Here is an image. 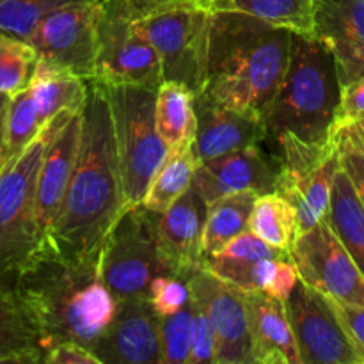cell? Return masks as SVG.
Masks as SVG:
<instances>
[{
  "instance_id": "32",
  "label": "cell",
  "mask_w": 364,
  "mask_h": 364,
  "mask_svg": "<svg viewBox=\"0 0 364 364\" xmlns=\"http://www.w3.org/2000/svg\"><path fill=\"white\" fill-rule=\"evenodd\" d=\"M36 63L38 53L27 39L0 31V95L13 96L27 87Z\"/></svg>"
},
{
  "instance_id": "3",
  "label": "cell",
  "mask_w": 364,
  "mask_h": 364,
  "mask_svg": "<svg viewBox=\"0 0 364 364\" xmlns=\"http://www.w3.org/2000/svg\"><path fill=\"white\" fill-rule=\"evenodd\" d=\"M291 34L249 14L212 11L201 92L263 119L287 71Z\"/></svg>"
},
{
  "instance_id": "12",
  "label": "cell",
  "mask_w": 364,
  "mask_h": 364,
  "mask_svg": "<svg viewBox=\"0 0 364 364\" xmlns=\"http://www.w3.org/2000/svg\"><path fill=\"white\" fill-rule=\"evenodd\" d=\"M290 255L308 287L341 304L364 306V276L326 219L295 238Z\"/></svg>"
},
{
  "instance_id": "21",
  "label": "cell",
  "mask_w": 364,
  "mask_h": 364,
  "mask_svg": "<svg viewBox=\"0 0 364 364\" xmlns=\"http://www.w3.org/2000/svg\"><path fill=\"white\" fill-rule=\"evenodd\" d=\"M284 252L288 251L272 247L256 237L251 230H244L215 255L205 256L201 259V267L238 290H251L255 263L265 258H279Z\"/></svg>"
},
{
  "instance_id": "31",
  "label": "cell",
  "mask_w": 364,
  "mask_h": 364,
  "mask_svg": "<svg viewBox=\"0 0 364 364\" xmlns=\"http://www.w3.org/2000/svg\"><path fill=\"white\" fill-rule=\"evenodd\" d=\"M41 116L36 107L28 87L9 96L4 123V141H6L7 162L20 155L41 132Z\"/></svg>"
},
{
  "instance_id": "19",
  "label": "cell",
  "mask_w": 364,
  "mask_h": 364,
  "mask_svg": "<svg viewBox=\"0 0 364 364\" xmlns=\"http://www.w3.org/2000/svg\"><path fill=\"white\" fill-rule=\"evenodd\" d=\"M194 110V149L199 162L265 142L263 119L255 114L220 105L205 92L196 95Z\"/></svg>"
},
{
  "instance_id": "14",
  "label": "cell",
  "mask_w": 364,
  "mask_h": 364,
  "mask_svg": "<svg viewBox=\"0 0 364 364\" xmlns=\"http://www.w3.org/2000/svg\"><path fill=\"white\" fill-rule=\"evenodd\" d=\"M263 144L249 146L198 164L192 187L206 205L235 192H256L258 196L276 192L279 160L276 153L267 151Z\"/></svg>"
},
{
  "instance_id": "43",
  "label": "cell",
  "mask_w": 364,
  "mask_h": 364,
  "mask_svg": "<svg viewBox=\"0 0 364 364\" xmlns=\"http://www.w3.org/2000/svg\"><path fill=\"white\" fill-rule=\"evenodd\" d=\"M9 96L0 95V171L7 164L6 159V141H4V123H6V109Z\"/></svg>"
},
{
  "instance_id": "6",
  "label": "cell",
  "mask_w": 364,
  "mask_h": 364,
  "mask_svg": "<svg viewBox=\"0 0 364 364\" xmlns=\"http://www.w3.org/2000/svg\"><path fill=\"white\" fill-rule=\"evenodd\" d=\"M57 114L43 124L38 137L0 171V284L11 287L39 245L36 223V187Z\"/></svg>"
},
{
  "instance_id": "36",
  "label": "cell",
  "mask_w": 364,
  "mask_h": 364,
  "mask_svg": "<svg viewBox=\"0 0 364 364\" xmlns=\"http://www.w3.org/2000/svg\"><path fill=\"white\" fill-rule=\"evenodd\" d=\"M148 302L159 316L173 315L191 301L187 281L173 274H160L148 288Z\"/></svg>"
},
{
  "instance_id": "2",
  "label": "cell",
  "mask_w": 364,
  "mask_h": 364,
  "mask_svg": "<svg viewBox=\"0 0 364 364\" xmlns=\"http://www.w3.org/2000/svg\"><path fill=\"white\" fill-rule=\"evenodd\" d=\"M9 288L38 331L45 354L64 341L91 350L117 309L100 274V255L70 258L38 245Z\"/></svg>"
},
{
  "instance_id": "7",
  "label": "cell",
  "mask_w": 364,
  "mask_h": 364,
  "mask_svg": "<svg viewBox=\"0 0 364 364\" xmlns=\"http://www.w3.org/2000/svg\"><path fill=\"white\" fill-rule=\"evenodd\" d=\"M210 16L199 4H181L134 20L135 32L159 53L162 80L180 82L194 95L205 89Z\"/></svg>"
},
{
  "instance_id": "13",
  "label": "cell",
  "mask_w": 364,
  "mask_h": 364,
  "mask_svg": "<svg viewBox=\"0 0 364 364\" xmlns=\"http://www.w3.org/2000/svg\"><path fill=\"white\" fill-rule=\"evenodd\" d=\"M191 297L205 306L215 334L213 364H251V336L245 302L238 288L203 267L187 277Z\"/></svg>"
},
{
  "instance_id": "5",
  "label": "cell",
  "mask_w": 364,
  "mask_h": 364,
  "mask_svg": "<svg viewBox=\"0 0 364 364\" xmlns=\"http://www.w3.org/2000/svg\"><path fill=\"white\" fill-rule=\"evenodd\" d=\"M112 112L124 208L142 205L153 176L169 148L155 127L156 87L105 85Z\"/></svg>"
},
{
  "instance_id": "42",
  "label": "cell",
  "mask_w": 364,
  "mask_h": 364,
  "mask_svg": "<svg viewBox=\"0 0 364 364\" xmlns=\"http://www.w3.org/2000/svg\"><path fill=\"white\" fill-rule=\"evenodd\" d=\"M130 16L134 20H139L142 16L155 13V11L167 9L173 6H181V4H199L205 7V0H121Z\"/></svg>"
},
{
  "instance_id": "25",
  "label": "cell",
  "mask_w": 364,
  "mask_h": 364,
  "mask_svg": "<svg viewBox=\"0 0 364 364\" xmlns=\"http://www.w3.org/2000/svg\"><path fill=\"white\" fill-rule=\"evenodd\" d=\"M41 338L18 304L13 290L0 284V363H43Z\"/></svg>"
},
{
  "instance_id": "9",
  "label": "cell",
  "mask_w": 364,
  "mask_h": 364,
  "mask_svg": "<svg viewBox=\"0 0 364 364\" xmlns=\"http://www.w3.org/2000/svg\"><path fill=\"white\" fill-rule=\"evenodd\" d=\"M102 2H71L45 14L28 38L38 59L85 82L95 80Z\"/></svg>"
},
{
  "instance_id": "17",
  "label": "cell",
  "mask_w": 364,
  "mask_h": 364,
  "mask_svg": "<svg viewBox=\"0 0 364 364\" xmlns=\"http://www.w3.org/2000/svg\"><path fill=\"white\" fill-rule=\"evenodd\" d=\"M206 201L191 185L187 192L166 212L155 215L156 247L164 267L173 276L187 277L201 267V235Z\"/></svg>"
},
{
  "instance_id": "24",
  "label": "cell",
  "mask_w": 364,
  "mask_h": 364,
  "mask_svg": "<svg viewBox=\"0 0 364 364\" xmlns=\"http://www.w3.org/2000/svg\"><path fill=\"white\" fill-rule=\"evenodd\" d=\"M323 219L364 276V206L341 167L334 176L329 208Z\"/></svg>"
},
{
  "instance_id": "38",
  "label": "cell",
  "mask_w": 364,
  "mask_h": 364,
  "mask_svg": "<svg viewBox=\"0 0 364 364\" xmlns=\"http://www.w3.org/2000/svg\"><path fill=\"white\" fill-rule=\"evenodd\" d=\"M364 119V75L341 85L340 107L336 114V130Z\"/></svg>"
},
{
  "instance_id": "45",
  "label": "cell",
  "mask_w": 364,
  "mask_h": 364,
  "mask_svg": "<svg viewBox=\"0 0 364 364\" xmlns=\"http://www.w3.org/2000/svg\"><path fill=\"white\" fill-rule=\"evenodd\" d=\"M205 4H206V0H205ZM205 7H206V6H205Z\"/></svg>"
},
{
  "instance_id": "15",
  "label": "cell",
  "mask_w": 364,
  "mask_h": 364,
  "mask_svg": "<svg viewBox=\"0 0 364 364\" xmlns=\"http://www.w3.org/2000/svg\"><path fill=\"white\" fill-rule=\"evenodd\" d=\"M82 132V112L57 114V124L43 155L36 187V223L39 244L48 237L66 196L78 156Z\"/></svg>"
},
{
  "instance_id": "28",
  "label": "cell",
  "mask_w": 364,
  "mask_h": 364,
  "mask_svg": "<svg viewBox=\"0 0 364 364\" xmlns=\"http://www.w3.org/2000/svg\"><path fill=\"white\" fill-rule=\"evenodd\" d=\"M256 198V192H235L208 203L201 235L203 258L215 255L231 238L247 230Z\"/></svg>"
},
{
  "instance_id": "33",
  "label": "cell",
  "mask_w": 364,
  "mask_h": 364,
  "mask_svg": "<svg viewBox=\"0 0 364 364\" xmlns=\"http://www.w3.org/2000/svg\"><path fill=\"white\" fill-rule=\"evenodd\" d=\"M159 341L160 364H188L192 343L191 301L180 311L160 316Z\"/></svg>"
},
{
  "instance_id": "11",
  "label": "cell",
  "mask_w": 364,
  "mask_h": 364,
  "mask_svg": "<svg viewBox=\"0 0 364 364\" xmlns=\"http://www.w3.org/2000/svg\"><path fill=\"white\" fill-rule=\"evenodd\" d=\"M284 308L302 364H364L326 295L299 279Z\"/></svg>"
},
{
  "instance_id": "37",
  "label": "cell",
  "mask_w": 364,
  "mask_h": 364,
  "mask_svg": "<svg viewBox=\"0 0 364 364\" xmlns=\"http://www.w3.org/2000/svg\"><path fill=\"white\" fill-rule=\"evenodd\" d=\"M192 306V343L188 364L215 361V334L205 306L191 297Z\"/></svg>"
},
{
  "instance_id": "29",
  "label": "cell",
  "mask_w": 364,
  "mask_h": 364,
  "mask_svg": "<svg viewBox=\"0 0 364 364\" xmlns=\"http://www.w3.org/2000/svg\"><path fill=\"white\" fill-rule=\"evenodd\" d=\"M198 164L194 142L169 149L146 191L142 206L155 213L171 208L191 188Z\"/></svg>"
},
{
  "instance_id": "35",
  "label": "cell",
  "mask_w": 364,
  "mask_h": 364,
  "mask_svg": "<svg viewBox=\"0 0 364 364\" xmlns=\"http://www.w3.org/2000/svg\"><path fill=\"white\" fill-rule=\"evenodd\" d=\"M334 135H336L340 167L348 176L364 206V142L358 127L355 123L347 124L343 128H338Z\"/></svg>"
},
{
  "instance_id": "23",
  "label": "cell",
  "mask_w": 364,
  "mask_h": 364,
  "mask_svg": "<svg viewBox=\"0 0 364 364\" xmlns=\"http://www.w3.org/2000/svg\"><path fill=\"white\" fill-rule=\"evenodd\" d=\"M27 87L34 98L43 123L64 110L82 112L87 98V82L39 59Z\"/></svg>"
},
{
  "instance_id": "8",
  "label": "cell",
  "mask_w": 364,
  "mask_h": 364,
  "mask_svg": "<svg viewBox=\"0 0 364 364\" xmlns=\"http://www.w3.org/2000/svg\"><path fill=\"white\" fill-rule=\"evenodd\" d=\"M155 215L142 205L124 208L100 249V274L117 301L146 299L151 281L169 274L156 247Z\"/></svg>"
},
{
  "instance_id": "10",
  "label": "cell",
  "mask_w": 364,
  "mask_h": 364,
  "mask_svg": "<svg viewBox=\"0 0 364 364\" xmlns=\"http://www.w3.org/2000/svg\"><path fill=\"white\" fill-rule=\"evenodd\" d=\"M96 82L103 85L159 87V53L135 32L134 18L121 0H103L98 21Z\"/></svg>"
},
{
  "instance_id": "16",
  "label": "cell",
  "mask_w": 364,
  "mask_h": 364,
  "mask_svg": "<svg viewBox=\"0 0 364 364\" xmlns=\"http://www.w3.org/2000/svg\"><path fill=\"white\" fill-rule=\"evenodd\" d=\"M159 322L148 299L117 301L112 322L91 350L102 364H160Z\"/></svg>"
},
{
  "instance_id": "27",
  "label": "cell",
  "mask_w": 364,
  "mask_h": 364,
  "mask_svg": "<svg viewBox=\"0 0 364 364\" xmlns=\"http://www.w3.org/2000/svg\"><path fill=\"white\" fill-rule=\"evenodd\" d=\"M208 11H233L255 16L294 34L313 36L315 0H206Z\"/></svg>"
},
{
  "instance_id": "41",
  "label": "cell",
  "mask_w": 364,
  "mask_h": 364,
  "mask_svg": "<svg viewBox=\"0 0 364 364\" xmlns=\"http://www.w3.org/2000/svg\"><path fill=\"white\" fill-rule=\"evenodd\" d=\"M327 297V295H326ZM331 301V306L336 311L338 318L343 323L345 331L348 336L352 338L359 350L364 355V306H350V304H341V302L334 301V299L327 297Z\"/></svg>"
},
{
  "instance_id": "44",
  "label": "cell",
  "mask_w": 364,
  "mask_h": 364,
  "mask_svg": "<svg viewBox=\"0 0 364 364\" xmlns=\"http://www.w3.org/2000/svg\"><path fill=\"white\" fill-rule=\"evenodd\" d=\"M355 127H358L359 135H361V139H363V142H364V119L359 121V123H355Z\"/></svg>"
},
{
  "instance_id": "1",
  "label": "cell",
  "mask_w": 364,
  "mask_h": 364,
  "mask_svg": "<svg viewBox=\"0 0 364 364\" xmlns=\"http://www.w3.org/2000/svg\"><path fill=\"white\" fill-rule=\"evenodd\" d=\"M123 210V183L109 98L105 85L89 80L77 164L55 223L39 245H48L70 258L98 256Z\"/></svg>"
},
{
  "instance_id": "26",
  "label": "cell",
  "mask_w": 364,
  "mask_h": 364,
  "mask_svg": "<svg viewBox=\"0 0 364 364\" xmlns=\"http://www.w3.org/2000/svg\"><path fill=\"white\" fill-rule=\"evenodd\" d=\"M196 95L180 82L162 80L155 96V127L169 149L194 142Z\"/></svg>"
},
{
  "instance_id": "39",
  "label": "cell",
  "mask_w": 364,
  "mask_h": 364,
  "mask_svg": "<svg viewBox=\"0 0 364 364\" xmlns=\"http://www.w3.org/2000/svg\"><path fill=\"white\" fill-rule=\"evenodd\" d=\"M301 276H299L297 265H295L294 258H291L290 251L284 252L283 256H279L276 262V272H274L272 283L267 288L265 294H269L270 297L277 299V301L284 302L290 297L291 290L295 288V284L299 283Z\"/></svg>"
},
{
  "instance_id": "18",
  "label": "cell",
  "mask_w": 364,
  "mask_h": 364,
  "mask_svg": "<svg viewBox=\"0 0 364 364\" xmlns=\"http://www.w3.org/2000/svg\"><path fill=\"white\" fill-rule=\"evenodd\" d=\"M313 36L336 63L340 84L364 75V0H315Z\"/></svg>"
},
{
  "instance_id": "30",
  "label": "cell",
  "mask_w": 364,
  "mask_h": 364,
  "mask_svg": "<svg viewBox=\"0 0 364 364\" xmlns=\"http://www.w3.org/2000/svg\"><path fill=\"white\" fill-rule=\"evenodd\" d=\"M247 230L272 247L290 251L299 237L297 212L277 192L259 194L249 215Z\"/></svg>"
},
{
  "instance_id": "40",
  "label": "cell",
  "mask_w": 364,
  "mask_h": 364,
  "mask_svg": "<svg viewBox=\"0 0 364 364\" xmlns=\"http://www.w3.org/2000/svg\"><path fill=\"white\" fill-rule=\"evenodd\" d=\"M43 363L46 364H102L95 352L78 343L64 341L57 343L45 354Z\"/></svg>"
},
{
  "instance_id": "22",
  "label": "cell",
  "mask_w": 364,
  "mask_h": 364,
  "mask_svg": "<svg viewBox=\"0 0 364 364\" xmlns=\"http://www.w3.org/2000/svg\"><path fill=\"white\" fill-rule=\"evenodd\" d=\"M338 169H340V156H338L336 144V149L311 174L302 180L279 183L276 187L277 194L283 196L297 212L299 235L308 231L326 217L331 201V188Z\"/></svg>"
},
{
  "instance_id": "20",
  "label": "cell",
  "mask_w": 364,
  "mask_h": 364,
  "mask_svg": "<svg viewBox=\"0 0 364 364\" xmlns=\"http://www.w3.org/2000/svg\"><path fill=\"white\" fill-rule=\"evenodd\" d=\"M251 336V364H302L284 302L265 291L240 290Z\"/></svg>"
},
{
  "instance_id": "34",
  "label": "cell",
  "mask_w": 364,
  "mask_h": 364,
  "mask_svg": "<svg viewBox=\"0 0 364 364\" xmlns=\"http://www.w3.org/2000/svg\"><path fill=\"white\" fill-rule=\"evenodd\" d=\"M71 2L84 0H0V31L28 41L45 14Z\"/></svg>"
},
{
  "instance_id": "4",
  "label": "cell",
  "mask_w": 364,
  "mask_h": 364,
  "mask_svg": "<svg viewBox=\"0 0 364 364\" xmlns=\"http://www.w3.org/2000/svg\"><path fill=\"white\" fill-rule=\"evenodd\" d=\"M341 84L333 53L315 36L291 34L284 77L263 116L267 141L329 142L336 132Z\"/></svg>"
}]
</instances>
